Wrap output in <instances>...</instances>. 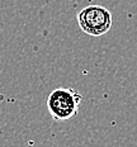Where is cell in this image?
I'll list each match as a JSON object with an SVG mask.
<instances>
[{"label":"cell","instance_id":"1","mask_svg":"<svg viewBox=\"0 0 137 147\" xmlns=\"http://www.w3.org/2000/svg\"><path fill=\"white\" fill-rule=\"evenodd\" d=\"M83 95L71 88H57L47 98V109L55 121H67L78 115Z\"/></svg>","mask_w":137,"mask_h":147},{"label":"cell","instance_id":"2","mask_svg":"<svg viewBox=\"0 0 137 147\" xmlns=\"http://www.w3.org/2000/svg\"><path fill=\"white\" fill-rule=\"evenodd\" d=\"M78 24L85 34L100 37L112 28V13L103 5L93 4L78 13Z\"/></svg>","mask_w":137,"mask_h":147}]
</instances>
